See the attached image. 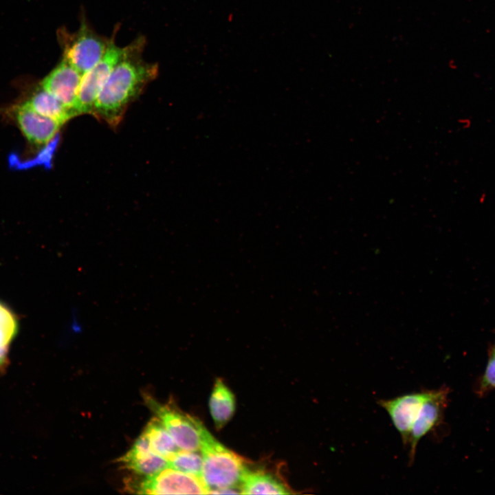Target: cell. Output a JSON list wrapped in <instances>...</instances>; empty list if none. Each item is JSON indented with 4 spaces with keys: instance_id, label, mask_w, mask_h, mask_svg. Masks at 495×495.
Returning a JSON list of instances; mask_svg holds the SVG:
<instances>
[{
    "instance_id": "cell-1",
    "label": "cell",
    "mask_w": 495,
    "mask_h": 495,
    "mask_svg": "<svg viewBox=\"0 0 495 495\" xmlns=\"http://www.w3.org/2000/svg\"><path fill=\"white\" fill-rule=\"evenodd\" d=\"M144 45L140 38L124 47L96 101L93 114L111 126L120 123L129 104L157 75V65L142 57Z\"/></svg>"
},
{
    "instance_id": "cell-2",
    "label": "cell",
    "mask_w": 495,
    "mask_h": 495,
    "mask_svg": "<svg viewBox=\"0 0 495 495\" xmlns=\"http://www.w3.org/2000/svg\"><path fill=\"white\" fill-rule=\"evenodd\" d=\"M200 452L203 458L201 480L208 494L223 488L239 487L248 471L246 461L228 449L206 429Z\"/></svg>"
},
{
    "instance_id": "cell-3",
    "label": "cell",
    "mask_w": 495,
    "mask_h": 495,
    "mask_svg": "<svg viewBox=\"0 0 495 495\" xmlns=\"http://www.w3.org/2000/svg\"><path fill=\"white\" fill-rule=\"evenodd\" d=\"M144 399L181 450L200 451L206 428L199 419L182 412L170 402L163 404L148 394L144 395Z\"/></svg>"
},
{
    "instance_id": "cell-4",
    "label": "cell",
    "mask_w": 495,
    "mask_h": 495,
    "mask_svg": "<svg viewBox=\"0 0 495 495\" xmlns=\"http://www.w3.org/2000/svg\"><path fill=\"white\" fill-rule=\"evenodd\" d=\"M125 487L127 491L136 494H208L200 478L170 468L147 477L131 476L126 479Z\"/></svg>"
},
{
    "instance_id": "cell-5",
    "label": "cell",
    "mask_w": 495,
    "mask_h": 495,
    "mask_svg": "<svg viewBox=\"0 0 495 495\" xmlns=\"http://www.w3.org/2000/svg\"><path fill=\"white\" fill-rule=\"evenodd\" d=\"M63 34V58L82 75L101 59L109 42L95 32L85 21L76 32Z\"/></svg>"
},
{
    "instance_id": "cell-6",
    "label": "cell",
    "mask_w": 495,
    "mask_h": 495,
    "mask_svg": "<svg viewBox=\"0 0 495 495\" xmlns=\"http://www.w3.org/2000/svg\"><path fill=\"white\" fill-rule=\"evenodd\" d=\"M124 51L113 40L109 42L101 59L82 76L75 111L78 115L93 114L97 98Z\"/></svg>"
},
{
    "instance_id": "cell-7",
    "label": "cell",
    "mask_w": 495,
    "mask_h": 495,
    "mask_svg": "<svg viewBox=\"0 0 495 495\" xmlns=\"http://www.w3.org/2000/svg\"><path fill=\"white\" fill-rule=\"evenodd\" d=\"M431 393L432 390H423L378 401V404L388 414L404 446L408 445L412 425Z\"/></svg>"
},
{
    "instance_id": "cell-8",
    "label": "cell",
    "mask_w": 495,
    "mask_h": 495,
    "mask_svg": "<svg viewBox=\"0 0 495 495\" xmlns=\"http://www.w3.org/2000/svg\"><path fill=\"white\" fill-rule=\"evenodd\" d=\"M82 74L67 60L61 61L43 79L41 86L77 116L75 107Z\"/></svg>"
},
{
    "instance_id": "cell-9",
    "label": "cell",
    "mask_w": 495,
    "mask_h": 495,
    "mask_svg": "<svg viewBox=\"0 0 495 495\" xmlns=\"http://www.w3.org/2000/svg\"><path fill=\"white\" fill-rule=\"evenodd\" d=\"M446 397V389L432 390L430 395L422 405L410 432L408 443L410 465L414 462L417 447L421 439L439 423Z\"/></svg>"
},
{
    "instance_id": "cell-10",
    "label": "cell",
    "mask_w": 495,
    "mask_h": 495,
    "mask_svg": "<svg viewBox=\"0 0 495 495\" xmlns=\"http://www.w3.org/2000/svg\"><path fill=\"white\" fill-rule=\"evenodd\" d=\"M118 462L140 477L153 476L169 468L168 461L152 450L143 433L135 440L131 449L118 459Z\"/></svg>"
},
{
    "instance_id": "cell-11",
    "label": "cell",
    "mask_w": 495,
    "mask_h": 495,
    "mask_svg": "<svg viewBox=\"0 0 495 495\" xmlns=\"http://www.w3.org/2000/svg\"><path fill=\"white\" fill-rule=\"evenodd\" d=\"M16 122L28 140L37 145L47 144L57 135L62 124L32 109L25 102L15 111Z\"/></svg>"
},
{
    "instance_id": "cell-12",
    "label": "cell",
    "mask_w": 495,
    "mask_h": 495,
    "mask_svg": "<svg viewBox=\"0 0 495 495\" xmlns=\"http://www.w3.org/2000/svg\"><path fill=\"white\" fill-rule=\"evenodd\" d=\"M209 408L217 429L223 428L235 412L234 395L221 379H217L214 382L210 397Z\"/></svg>"
},
{
    "instance_id": "cell-13",
    "label": "cell",
    "mask_w": 495,
    "mask_h": 495,
    "mask_svg": "<svg viewBox=\"0 0 495 495\" xmlns=\"http://www.w3.org/2000/svg\"><path fill=\"white\" fill-rule=\"evenodd\" d=\"M25 103L38 113L51 118L62 125L76 116L72 109L41 86Z\"/></svg>"
},
{
    "instance_id": "cell-14",
    "label": "cell",
    "mask_w": 495,
    "mask_h": 495,
    "mask_svg": "<svg viewBox=\"0 0 495 495\" xmlns=\"http://www.w3.org/2000/svg\"><path fill=\"white\" fill-rule=\"evenodd\" d=\"M243 494H288L289 489L278 478L263 471L248 470L241 484Z\"/></svg>"
},
{
    "instance_id": "cell-15",
    "label": "cell",
    "mask_w": 495,
    "mask_h": 495,
    "mask_svg": "<svg viewBox=\"0 0 495 495\" xmlns=\"http://www.w3.org/2000/svg\"><path fill=\"white\" fill-rule=\"evenodd\" d=\"M142 433L147 438L152 450L168 461L181 450L157 417L148 421Z\"/></svg>"
},
{
    "instance_id": "cell-16",
    "label": "cell",
    "mask_w": 495,
    "mask_h": 495,
    "mask_svg": "<svg viewBox=\"0 0 495 495\" xmlns=\"http://www.w3.org/2000/svg\"><path fill=\"white\" fill-rule=\"evenodd\" d=\"M19 331L16 315L4 302L0 301V371H4L9 364L8 354L12 341Z\"/></svg>"
},
{
    "instance_id": "cell-17",
    "label": "cell",
    "mask_w": 495,
    "mask_h": 495,
    "mask_svg": "<svg viewBox=\"0 0 495 495\" xmlns=\"http://www.w3.org/2000/svg\"><path fill=\"white\" fill-rule=\"evenodd\" d=\"M168 465L175 470L201 478L203 458L198 451L180 450L168 459Z\"/></svg>"
},
{
    "instance_id": "cell-18",
    "label": "cell",
    "mask_w": 495,
    "mask_h": 495,
    "mask_svg": "<svg viewBox=\"0 0 495 495\" xmlns=\"http://www.w3.org/2000/svg\"><path fill=\"white\" fill-rule=\"evenodd\" d=\"M481 385L483 388H495V344L490 352Z\"/></svg>"
}]
</instances>
